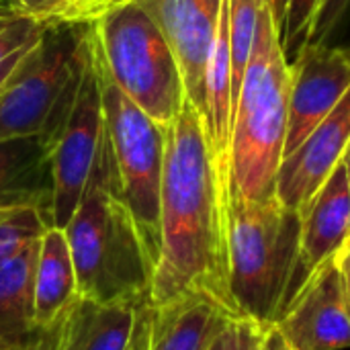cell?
Returning <instances> with one entry per match:
<instances>
[{
	"label": "cell",
	"mask_w": 350,
	"mask_h": 350,
	"mask_svg": "<svg viewBox=\"0 0 350 350\" xmlns=\"http://www.w3.org/2000/svg\"><path fill=\"white\" fill-rule=\"evenodd\" d=\"M160 189V254L150 304L154 308L201 293L242 320L230 291L226 189L201 113L187 98L164 127Z\"/></svg>",
	"instance_id": "6da1fadb"
},
{
	"label": "cell",
	"mask_w": 350,
	"mask_h": 350,
	"mask_svg": "<svg viewBox=\"0 0 350 350\" xmlns=\"http://www.w3.org/2000/svg\"><path fill=\"white\" fill-rule=\"evenodd\" d=\"M64 232L82 299L103 306L150 304L156 262L121 199L107 127L84 195Z\"/></svg>",
	"instance_id": "7a4b0ae2"
},
{
	"label": "cell",
	"mask_w": 350,
	"mask_h": 350,
	"mask_svg": "<svg viewBox=\"0 0 350 350\" xmlns=\"http://www.w3.org/2000/svg\"><path fill=\"white\" fill-rule=\"evenodd\" d=\"M291 66L271 0L258 4V31L234 109L230 180L252 201L277 195L289 121Z\"/></svg>",
	"instance_id": "3957f363"
},
{
	"label": "cell",
	"mask_w": 350,
	"mask_h": 350,
	"mask_svg": "<svg viewBox=\"0 0 350 350\" xmlns=\"http://www.w3.org/2000/svg\"><path fill=\"white\" fill-rule=\"evenodd\" d=\"M230 291L244 320L271 328L281 318L301 244V213L279 197L246 199L230 180L226 189Z\"/></svg>",
	"instance_id": "277c9868"
},
{
	"label": "cell",
	"mask_w": 350,
	"mask_h": 350,
	"mask_svg": "<svg viewBox=\"0 0 350 350\" xmlns=\"http://www.w3.org/2000/svg\"><path fill=\"white\" fill-rule=\"evenodd\" d=\"M88 45L98 70L158 125L180 113L187 90L176 55L158 23L135 2L88 23Z\"/></svg>",
	"instance_id": "5b68a950"
},
{
	"label": "cell",
	"mask_w": 350,
	"mask_h": 350,
	"mask_svg": "<svg viewBox=\"0 0 350 350\" xmlns=\"http://www.w3.org/2000/svg\"><path fill=\"white\" fill-rule=\"evenodd\" d=\"M94 68L100 78L105 127L115 154L121 199L133 215L154 262H158L164 127L119 90L96 64Z\"/></svg>",
	"instance_id": "8992f818"
},
{
	"label": "cell",
	"mask_w": 350,
	"mask_h": 350,
	"mask_svg": "<svg viewBox=\"0 0 350 350\" xmlns=\"http://www.w3.org/2000/svg\"><path fill=\"white\" fill-rule=\"evenodd\" d=\"M88 23H53L0 92V139L41 135L84 68Z\"/></svg>",
	"instance_id": "52a82bcc"
},
{
	"label": "cell",
	"mask_w": 350,
	"mask_h": 350,
	"mask_svg": "<svg viewBox=\"0 0 350 350\" xmlns=\"http://www.w3.org/2000/svg\"><path fill=\"white\" fill-rule=\"evenodd\" d=\"M103 133H105L103 90L88 45L86 68L74 105L66 115L59 131L49 142L51 174H53L51 228L64 230L70 224L84 195Z\"/></svg>",
	"instance_id": "ba28073f"
},
{
	"label": "cell",
	"mask_w": 350,
	"mask_h": 350,
	"mask_svg": "<svg viewBox=\"0 0 350 350\" xmlns=\"http://www.w3.org/2000/svg\"><path fill=\"white\" fill-rule=\"evenodd\" d=\"M291 66L283 158L295 152L350 88V47L306 43Z\"/></svg>",
	"instance_id": "9c48e42d"
},
{
	"label": "cell",
	"mask_w": 350,
	"mask_h": 350,
	"mask_svg": "<svg viewBox=\"0 0 350 350\" xmlns=\"http://www.w3.org/2000/svg\"><path fill=\"white\" fill-rule=\"evenodd\" d=\"M275 328L287 350L350 349V308L336 258L316 271Z\"/></svg>",
	"instance_id": "30bf717a"
},
{
	"label": "cell",
	"mask_w": 350,
	"mask_h": 350,
	"mask_svg": "<svg viewBox=\"0 0 350 350\" xmlns=\"http://www.w3.org/2000/svg\"><path fill=\"white\" fill-rule=\"evenodd\" d=\"M168 39L193 107L205 113V72L224 0H135Z\"/></svg>",
	"instance_id": "8fae6325"
},
{
	"label": "cell",
	"mask_w": 350,
	"mask_h": 350,
	"mask_svg": "<svg viewBox=\"0 0 350 350\" xmlns=\"http://www.w3.org/2000/svg\"><path fill=\"white\" fill-rule=\"evenodd\" d=\"M349 242L350 187L347 166L340 162L301 211V244L285 310L316 275V271L334 260Z\"/></svg>",
	"instance_id": "7c38bea8"
},
{
	"label": "cell",
	"mask_w": 350,
	"mask_h": 350,
	"mask_svg": "<svg viewBox=\"0 0 350 350\" xmlns=\"http://www.w3.org/2000/svg\"><path fill=\"white\" fill-rule=\"evenodd\" d=\"M349 146L350 88L340 103L306 137V142L283 158L277 176L279 201L301 213L332 170L342 162Z\"/></svg>",
	"instance_id": "4fadbf2b"
},
{
	"label": "cell",
	"mask_w": 350,
	"mask_h": 350,
	"mask_svg": "<svg viewBox=\"0 0 350 350\" xmlns=\"http://www.w3.org/2000/svg\"><path fill=\"white\" fill-rule=\"evenodd\" d=\"M53 174L45 139L21 135L0 139V211L39 209L51 226Z\"/></svg>",
	"instance_id": "5bb4252c"
},
{
	"label": "cell",
	"mask_w": 350,
	"mask_h": 350,
	"mask_svg": "<svg viewBox=\"0 0 350 350\" xmlns=\"http://www.w3.org/2000/svg\"><path fill=\"white\" fill-rule=\"evenodd\" d=\"M39 240L0 267V350H49L51 347L55 330H43L35 320Z\"/></svg>",
	"instance_id": "9a60e30c"
},
{
	"label": "cell",
	"mask_w": 350,
	"mask_h": 350,
	"mask_svg": "<svg viewBox=\"0 0 350 350\" xmlns=\"http://www.w3.org/2000/svg\"><path fill=\"white\" fill-rule=\"evenodd\" d=\"M230 320L236 318L201 293L152 306L148 350H209Z\"/></svg>",
	"instance_id": "2e32d148"
},
{
	"label": "cell",
	"mask_w": 350,
	"mask_h": 350,
	"mask_svg": "<svg viewBox=\"0 0 350 350\" xmlns=\"http://www.w3.org/2000/svg\"><path fill=\"white\" fill-rule=\"evenodd\" d=\"M142 306L78 299L53 332L49 350H127Z\"/></svg>",
	"instance_id": "e0dca14e"
},
{
	"label": "cell",
	"mask_w": 350,
	"mask_h": 350,
	"mask_svg": "<svg viewBox=\"0 0 350 350\" xmlns=\"http://www.w3.org/2000/svg\"><path fill=\"white\" fill-rule=\"evenodd\" d=\"M80 299L76 269L66 232L47 228L39 240L35 267V320L43 330H55Z\"/></svg>",
	"instance_id": "ac0fdd59"
},
{
	"label": "cell",
	"mask_w": 350,
	"mask_h": 350,
	"mask_svg": "<svg viewBox=\"0 0 350 350\" xmlns=\"http://www.w3.org/2000/svg\"><path fill=\"white\" fill-rule=\"evenodd\" d=\"M47 27L49 23L27 12L0 16V92L31 49L41 41Z\"/></svg>",
	"instance_id": "d6986e66"
},
{
	"label": "cell",
	"mask_w": 350,
	"mask_h": 350,
	"mask_svg": "<svg viewBox=\"0 0 350 350\" xmlns=\"http://www.w3.org/2000/svg\"><path fill=\"white\" fill-rule=\"evenodd\" d=\"M258 4L260 0H228L230 12V53H232V84L234 109L238 103L240 86L252 57L256 31H258Z\"/></svg>",
	"instance_id": "ffe728a7"
},
{
	"label": "cell",
	"mask_w": 350,
	"mask_h": 350,
	"mask_svg": "<svg viewBox=\"0 0 350 350\" xmlns=\"http://www.w3.org/2000/svg\"><path fill=\"white\" fill-rule=\"evenodd\" d=\"M51 228L39 209L0 211V267L25 250L31 242L39 240Z\"/></svg>",
	"instance_id": "44dd1931"
},
{
	"label": "cell",
	"mask_w": 350,
	"mask_h": 350,
	"mask_svg": "<svg viewBox=\"0 0 350 350\" xmlns=\"http://www.w3.org/2000/svg\"><path fill=\"white\" fill-rule=\"evenodd\" d=\"M322 0H287L285 18L281 25V45L289 59H295L301 47L310 41V31Z\"/></svg>",
	"instance_id": "7402d4cb"
},
{
	"label": "cell",
	"mask_w": 350,
	"mask_h": 350,
	"mask_svg": "<svg viewBox=\"0 0 350 350\" xmlns=\"http://www.w3.org/2000/svg\"><path fill=\"white\" fill-rule=\"evenodd\" d=\"M349 10L350 0H322L320 8L316 12L308 43L326 45L330 41V37L336 33V29L345 23Z\"/></svg>",
	"instance_id": "603a6c76"
},
{
	"label": "cell",
	"mask_w": 350,
	"mask_h": 350,
	"mask_svg": "<svg viewBox=\"0 0 350 350\" xmlns=\"http://www.w3.org/2000/svg\"><path fill=\"white\" fill-rule=\"evenodd\" d=\"M262 330L252 320H230L209 350H254Z\"/></svg>",
	"instance_id": "cb8c5ba5"
},
{
	"label": "cell",
	"mask_w": 350,
	"mask_h": 350,
	"mask_svg": "<svg viewBox=\"0 0 350 350\" xmlns=\"http://www.w3.org/2000/svg\"><path fill=\"white\" fill-rule=\"evenodd\" d=\"M27 14L53 23H78L80 0H18Z\"/></svg>",
	"instance_id": "d4e9b609"
},
{
	"label": "cell",
	"mask_w": 350,
	"mask_h": 350,
	"mask_svg": "<svg viewBox=\"0 0 350 350\" xmlns=\"http://www.w3.org/2000/svg\"><path fill=\"white\" fill-rule=\"evenodd\" d=\"M129 2H135V0H80L78 23H92L107 10L121 6V4H129Z\"/></svg>",
	"instance_id": "484cf974"
},
{
	"label": "cell",
	"mask_w": 350,
	"mask_h": 350,
	"mask_svg": "<svg viewBox=\"0 0 350 350\" xmlns=\"http://www.w3.org/2000/svg\"><path fill=\"white\" fill-rule=\"evenodd\" d=\"M150 318H152V304H146V306L139 308L135 332L131 336V342H129L127 350H148V345H150Z\"/></svg>",
	"instance_id": "4316f807"
},
{
	"label": "cell",
	"mask_w": 350,
	"mask_h": 350,
	"mask_svg": "<svg viewBox=\"0 0 350 350\" xmlns=\"http://www.w3.org/2000/svg\"><path fill=\"white\" fill-rule=\"evenodd\" d=\"M254 350H287V347H285L283 336L279 334V330L275 326H271V328L262 330Z\"/></svg>",
	"instance_id": "83f0119b"
},
{
	"label": "cell",
	"mask_w": 350,
	"mask_h": 350,
	"mask_svg": "<svg viewBox=\"0 0 350 350\" xmlns=\"http://www.w3.org/2000/svg\"><path fill=\"white\" fill-rule=\"evenodd\" d=\"M338 269H340V277H342V289H345V297L350 308V242L340 250V254L336 256Z\"/></svg>",
	"instance_id": "f1b7e54d"
},
{
	"label": "cell",
	"mask_w": 350,
	"mask_h": 350,
	"mask_svg": "<svg viewBox=\"0 0 350 350\" xmlns=\"http://www.w3.org/2000/svg\"><path fill=\"white\" fill-rule=\"evenodd\" d=\"M21 12H25V8L21 6L18 0H0V16H10Z\"/></svg>",
	"instance_id": "f546056e"
},
{
	"label": "cell",
	"mask_w": 350,
	"mask_h": 350,
	"mask_svg": "<svg viewBox=\"0 0 350 350\" xmlns=\"http://www.w3.org/2000/svg\"><path fill=\"white\" fill-rule=\"evenodd\" d=\"M271 6H273V14H275V23L281 31V25H283V18H285V10H287V0H271Z\"/></svg>",
	"instance_id": "4dcf8cb0"
},
{
	"label": "cell",
	"mask_w": 350,
	"mask_h": 350,
	"mask_svg": "<svg viewBox=\"0 0 350 350\" xmlns=\"http://www.w3.org/2000/svg\"><path fill=\"white\" fill-rule=\"evenodd\" d=\"M342 162H345V166H347V176H349V187H350V146H349V150H347V154H345V158H342Z\"/></svg>",
	"instance_id": "1f68e13d"
}]
</instances>
